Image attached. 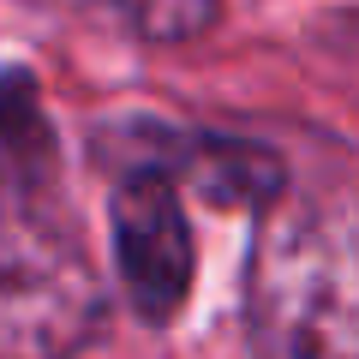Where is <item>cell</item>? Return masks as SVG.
Returning <instances> with one entry per match:
<instances>
[{
  "mask_svg": "<svg viewBox=\"0 0 359 359\" xmlns=\"http://www.w3.org/2000/svg\"><path fill=\"white\" fill-rule=\"evenodd\" d=\"M114 257H120V282L138 318L162 323L186 306V287H192V228H186V210H180L168 174L138 168V174L120 180L114 192Z\"/></svg>",
  "mask_w": 359,
  "mask_h": 359,
  "instance_id": "obj_3",
  "label": "cell"
},
{
  "mask_svg": "<svg viewBox=\"0 0 359 359\" xmlns=\"http://www.w3.org/2000/svg\"><path fill=\"white\" fill-rule=\"evenodd\" d=\"M120 6L150 42H186L216 18L222 0H120Z\"/></svg>",
  "mask_w": 359,
  "mask_h": 359,
  "instance_id": "obj_6",
  "label": "cell"
},
{
  "mask_svg": "<svg viewBox=\"0 0 359 359\" xmlns=\"http://www.w3.org/2000/svg\"><path fill=\"white\" fill-rule=\"evenodd\" d=\"M359 269L341 204H294L264 228L245 282L257 359H353Z\"/></svg>",
  "mask_w": 359,
  "mask_h": 359,
  "instance_id": "obj_1",
  "label": "cell"
},
{
  "mask_svg": "<svg viewBox=\"0 0 359 359\" xmlns=\"http://www.w3.org/2000/svg\"><path fill=\"white\" fill-rule=\"evenodd\" d=\"M54 126L30 78H0V204H54Z\"/></svg>",
  "mask_w": 359,
  "mask_h": 359,
  "instance_id": "obj_4",
  "label": "cell"
},
{
  "mask_svg": "<svg viewBox=\"0 0 359 359\" xmlns=\"http://www.w3.org/2000/svg\"><path fill=\"white\" fill-rule=\"evenodd\" d=\"M102 323V287L54 204H0V359H72Z\"/></svg>",
  "mask_w": 359,
  "mask_h": 359,
  "instance_id": "obj_2",
  "label": "cell"
},
{
  "mask_svg": "<svg viewBox=\"0 0 359 359\" xmlns=\"http://www.w3.org/2000/svg\"><path fill=\"white\" fill-rule=\"evenodd\" d=\"M198 186H204L210 204H264V198H276V186H282V168H276V156L252 150V144H210V150H198Z\"/></svg>",
  "mask_w": 359,
  "mask_h": 359,
  "instance_id": "obj_5",
  "label": "cell"
}]
</instances>
